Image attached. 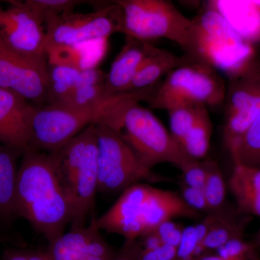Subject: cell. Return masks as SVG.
Segmentation results:
<instances>
[{
  "label": "cell",
  "mask_w": 260,
  "mask_h": 260,
  "mask_svg": "<svg viewBox=\"0 0 260 260\" xmlns=\"http://www.w3.org/2000/svg\"><path fill=\"white\" fill-rule=\"evenodd\" d=\"M22 155L15 189V213L28 220L50 244L71 223V203L59 180L53 153L29 148Z\"/></svg>",
  "instance_id": "1"
},
{
  "label": "cell",
  "mask_w": 260,
  "mask_h": 260,
  "mask_svg": "<svg viewBox=\"0 0 260 260\" xmlns=\"http://www.w3.org/2000/svg\"><path fill=\"white\" fill-rule=\"evenodd\" d=\"M156 85L106 98L97 105L70 109L55 105H34L30 121V148L54 153L92 124H103L120 133L127 109L147 102Z\"/></svg>",
  "instance_id": "2"
},
{
  "label": "cell",
  "mask_w": 260,
  "mask_h": 260,
  "mask_svg": "<svg viewBox=\"0 0 260 260\" xmlns=\"http://www.w3.org/2000/svg\"><path fill=\"white\" fill-rule=\"evenodd\" d=\"M56 171L71 203V229L85 227L99 189L96 125L92 124L54 152Z\"/></svg>",
  "instance_id": "3"
},
{
  "label": "cell",
  "mask_w": 260,
  "mask_h": 260,
  "mask_svg": "<svg viewBox=\"0 0 260 260\" xmlns=\"http://www.w3.org/2000/svg\"><path fill=\"white\" fill-rule=\"evenodd\" d=\"M187 55L229 78L239 74L255 59L254 45L246 42L208 4L191 19Z\"/></svg>",
  "instance_id": "4"
},
{
  "label": "cell",
  "mask_w": 260,
  "mask_h": 260,
  "mask_svg": "<svg viewBox=\"0 0 260 260\" xmlns=\"http://www.w3.org/2000/svg\"><path fill=\"white\" fill-rule=\"evenodd\" d=\"M225 91L226 85L216 70L193 60L169 73L146 102L151 109L168 112L190 104L216 107L223 104Z\"/></svg>",
  "instance_id": "5"
},
{
  "label": "cell",
  "mask_w": 260,
  "mask_h": 260,
  "mask_svg": "<svg viewBox=\"0 0 260 260\" xmlns=\"http://www.w3.org/2000/svg\"><path fill=\"white\" fill-rule=\"evenodd\" d=\"M119 133L140 161L150 170L160 164H171L181 170L193 160L158 118L139 104L127 109Z\"/></svg>",
  "instance_id": "6"
},
{
  "label": "cell",
  "mask_w": 260,
  "mask_h": 260,
  "mask_svg": "<svg viewBox=\"0 0 260 260\" xmlns=\"http://www.w3.org/2000/svg\"><path fill=\"white\" fill-rule=\"evenodd\" d=\"M122 9V34L149 42L166 39L184 51L189 44L192 20L182 14L171 2L164 0H118Z\"/></svg>",
  "instance_id": "7"
},
{
  "label": "cell",
  "mask_w": 260,
  "mask_h": 260,
  "mask_svg": "<svg viewBox=\"0 0 260 260\" xmlns=\"http://www.w3.org/2000/svg\"><path fill=\"white\" fill-rule=\"evenodd\" d=\"M98 191L122 192L142 181H157V177L140 161L120 133L109 126L97 124Z\"/></svg>",
  "instance_id": "8"
},
{
  "label": "cell",
  "mask_w": 260,
  "mask_h": 260,
  "mask_svg": "<svg viewBox=\"0 0 260 260\" xmlns=\"http://www.w3.org/2000/svg\"><path fill=\"white\" fill-rule=\"evenodd\" d=\"M124 15L115 2L87 13H70L48 21L45 25L47 46L68 45L122 34Z\"/></svg>",
  "instance_id": "9"
},
{
  "label": "cell",
  "mask_w": 260,
  "mask_h": 260,
  "mask_svg": "<svg viewBox=\"0 0 260 260\" xmlns=\"http://www.w3.org/2000/svg\"><path fill=\"white\" fill-rule=\"evenodd\" d=\"M224 104L223 138L230 151L260 114V61L254 59L229 78Z\"/></svg>",
  "instance_id": "10"
},
{
  "label": "cell",
  "mask_w": 260,
  "mask_h": 260,
  "mask_svg": "<svg viewBox=\"0 0 260 260\" xmlns=\"http://www.w3.org/2000/svg\"><path fill=\"white\" fill-rule=\"evenodd\" d=\"M7 3L8 8L0 6V40L25 57L47 61L44 23L23 2L11 0Z\"/></svg>",
  "instance_id": "11"
},
{
  "label": "cell",
  "mask_w": 260,
  "mask_h": 260,
  "mask_svg": "<svg viewBox=\"0 0 260 260\" xmlns=\"http://www.w3.org/2000/svg\"><path fill=\"white\" fill-rule=\"evenodd\" d=\"M0 88L14 92L37 105H45L48 61L25 57L0 40Z\"/></svg>",
  "instance_id": "12"
},
{
  "label": "cell",
  "mask_w": 260,
  "mask_h": 260,
  "mask_svg": "<svg viewBox=\"0 0 260 260\" xmlns=\"http://www.w3.org/2000/svg\"><path fill=\"white\" fill-rule=\"evenodd\" d=\"M151 188L141 183L126 188L112 208L96 218L97 226L100 230L122 236L126 241L138 240L143 237L142 218Z\"/></svg>",
  "instance_id": "13"
},
{
  "label": "cell",
  "mask_w": 260,
  "mask_h": 260,
  "mask_svg": "<svg viewBox=\"0 0 260 260\" xmlns=\"http://www.w3.org/2000/svg\"><path fill=\"white\" fill-rule=\"evenodd\" d=\"M34 105L10 90L0 88V144L23 154L30 148Z\"/></svg>",
  "instance_id": "14"
},
{
  "label": "cell",
  "mask_w": 260,
  "mask_h": 260,
  "mask_svg": "<svg viewBox=\"0 0 260 260\" xmlns=\"http://www.w3.org/2000/svg\"><path fill=\"white\" fill-rule=\"evenodd\" d=\"M154 48L155 46L149 42L126 37L124 46L107 74L104 95L110 97L127 93L137 72Z\"/></svg>",
  "instance_id": "15"
},
{
  "label": "cell",
  "mask_w": 260,
  "mask_h": 260,
  "mask_svg": "<svg viewBox=\"0 0 260 260\" xmlns=\"http://www.w3.org/2000/svg\"><path fill=\"white\" fill-rule=\"evenodd\" d=\"M199 215V212L189 207L176 193L152 186L142 218L144 236L155 232L159 225L173 219L198 218Z\"/></svg>",
  "instance_id": "16"
},
{
  "label": "cell",
  "mask_w": 260,
  "mask_h": 260,
  "mask_svg": "<svg viewBox=\"0 0 260 260\" xmlns=\"http://www.w3.org/2000/svg\"><path fill=\"white\" fill-rule=\"evenodd\" d=\"M108 49L109 39H99L68 45L47 46L46 53L48 64L82 72L98 68Z\"/></svg>",
  "instance_id": "17"
},
{
  "label": "cell",
  "mask_w": 260,
  "mask_h": 260,
  "mask_svg": "<svg viewBox=\"0 0 260 260\" xmlns=\"http://www.w3.org/2000/svg\"><path fill=\"white\" fill-rule=\"evenodd\" d=\"M218 12L246 42H260V1L215 0L207 3Z\"/></svg>",
  "instance_id": "18"
},
{
  "label": "cell",
  "mask_w": 260,
  "mask_h": 260,
  "mask_svg": "<svg viewBox=\"0 0 260 260\" xmlns=\"http://www.w3.org/2000/svg\"><path fill=\"white\" fill-rule=\"evenodd\" d=\"M193 61L188 55L179 56L166 49L154 48L146 56L133 78L127 92L137 91L158 84L173 70Z\"/></svg>",
  "instance_id": "19"
},
{
  "label": "cell",
  "mask_w": 260,
  "mask_h": 260,
  "mask_svg": "<svg viewBox=\"0 0 260 260\" xmlns=\"http://www.w3.org/2000/svg\"><path fill=\"white\" fill-rule=\"evenodd\" d=\"M229 184L239 211L260 217V169L234 164Z\"/></svg>",
  "instance_id": "20"
},
{
  "label": "cell",
  "mask_w": 260,
  "mask_h": 260,
  "mask_svg": "<svg viewBox=\"0 0 260 260\" xmlns=\"http://www.w3.org/2000/svg\"><path fill=\"white\" fill-rule=\"evenodd\" d=\"M107 74L95 69L80 72L74 88L59 105L70 109H84L97 105L106 99L104 85Z\"/></svg>",
  "instance_id": "21"
},
{
  "label": "cell",
  "mask_w": 260,
  "mask_h": 260,
  "mask_svg": "<svg viewBox=\"0 0 260 260\" xmlns=\"http://www.w3.org/2000/svg\"><path fill=\"white\" fill-rule=\"evenodd\" d=\"M20 153L0 144V218H11L15 213V189Z\"/></svg>",
  "instance_id": "22"
},
{
  "label": "cell",
  "mask_w": 260,
  "mask_h": 260,
  "mask_svg": "<svg viewBox=\"0 0 260 260\" xmlns=\"http://www.w3.org/2000/svg\"><path fill=\"white\" fill-rule=\"evenodd\" d=\"M96 226L93 217L88 225L71 229L49 244L47 251L52 260H80L84 249Z\"/></svg>",
  "instance_id": "23"
},
{
  "label": "cell",
  "mask_w": 260,
  "mask_h": 260,
  "mask_svg": "<svg viewBox=\"0 0 260 260\" xmlns=\"http://www.w3.org/2000/svg\"><path fill=\"white\" fill-rule=\"evenodd\" d=\"M212 133L213 124L209 112L206 107L202 106L194 125L184 138L181 148L189 158L200 160L206 156L209 150Z\"/></svg>",
  "instance_id": "24"
},
{
  "label": "cell",
  "mask_w": 260,
  "mask_h": 260,
  "mask_svg": "<svg viewBox=\"0 0 260 260\" xmlns=\"http://www.w3.org/2000/svg\"><path fill=\"white\" fill-rule=\"evenodd\" d=\"M80 71L68 67L48 64V88L45 105H59L71 93Z\"/></svg>",
  "instance_id": "25"
},
{
  "label": "cell",
  "mask_w": 260,
  "mask_h": 260,
  "mask_svg": "<svg viewBox=\"0 0 260 260\" xmlns=\"http://www.w3.org/2000/svg\"><path fill=\"white\" fill-rule=\"evenodd\" d=\"M234 164L260 169V114L230 150Z\"/></svg>",
  "instance_id": "26"
},
{
  "label": "cell",
  "mask_w": 260,
  "mask_h": 260,
  "mask_svg": "<svg viewBox=\"0 0 260 260\" xmlns=\"http://www.w3.org/2000/svg\"><path fill=\"white\" fill-rule=\"evenodd\" d=\"M213 213V223L201 244L207 253L216 251L231 239L243 238V229L237 222L220 214V210Z\"/></svg>",
  "instance_id": "27"
},
{
  "label": "cell",
  "mask_w": 260,
  "mask_h": 260,
  "mask_svg": "<svg viewBox=\"0 0 260 260\" xmlns=\"http://www.w3.org/2000/svg\"><path fill=\"white\" fill-rule=\"evenodd\" d=\"M206 178L203 190L210 211L220 210L225 199V184L218 164L214 160L203 161Z\"/></svg>",
  "instance_id": "28"
},
{
  "label": "cell",
  "mask_w": 260,
  "mask_h": 260,
  "mask_svg": "<svg viewBox=\"0 0 260 260\" xmlns=\"http://www.w3.org/2000/svg\"><path fill=\"white\" fill-rule=\"evenodd\" d=\"M23 5L44 23L61 15L73 13L83 2L76 0H25Z\"/></svg>",
  "instance_id": "29"
},
{
  "label": "cell",
  "mask_w": 260,
  "mask_h": 260,
  "mask_svg": "<svg viewBox=\"0 0 260 260\" xmlns=\"http://www.w3.org/2000/svg\"><path fill=\"white\" fill-rule=\"evenodd\" d=\"M202 106L203 105L190 104L169 111L171 135L181 147L184 138L194 125Z\"/></svg>",
  "instance_id": "30"
},
{
  "label": "cell",
  "mask_w": 260,
  "mask_h": 260,
  "mask_svg": "<svg viewBox=\"0 0 260 260\" xmlns=\"http://www.w3.org/2000/svg\"><path fill=\"white\" fill-rule=\"evenodd\" d=\"M201 244L195 225L184 228L177 247L176 260H199L202 256L208 254Z\"/></svg>",
  "instance_id": "31"
},
{
  "label": "cell",
  "mask_w": 260,
  "mask_h": 260,
  "mask_svg": "<svg viewBox=\"0 0 260 260\" xmlns=\"http://www.w3.org/2000/svg\"><path fill=\"white\" fill-rule=\"evenodd\" d=\"M116 254L117 252L102 237L96 224L80 260H114Z\"/></svg>",
  "instance_id": "32"
},
{
  "label": "cell",
  "mask_w": 260,
  "mask_h": 260,
  "mask_svg": "<svg viewBox=\"0 0 260 260\" xmlns=\"http://www.w3.org/2000/svg\"><path fill=\"white\" fill-rule=\"evenodd\" d=\"M216 254L225 260H259L256 255L254 246L243 238L231 239L217 249Z\"/></svg>",
  "instance_id": "33"
},
{
  "label": "cell",
  "mask_w": 260,
  "mask_h": 260,
  "mask_svg": "<svg viewBox=\"0 0 260 260\" xmlns=\"http://www.w3.org/2000/svg\"><path fill=\"white\" fill-rule=\"evenodd\" d=\"M181 171L184 178V184L191 187L203 189L206 178L204 162L191 160Z\"/></svg>",
  "instance_id": "34"
},
{
  "label": "cell",
  "mask_w": 260,
  "mask_h": 260,
  "mask_svg": "<svg viewBox=\"0 0 260 260\" xmlns=\"http://www.w3.org/2000/svg\"><path fill=\"white\" fill-rule=\"evenodd\" d=\"M184 229L179 224L171 220L159 225L154 232L160 237L164 244L177 248L181 242Z\"/></svg>",
  "instance_id": "35"
},
{
  "label": "cell",
  "mask_w": 260,
  "mask_h": 260,
  "mask_svg": "<svg viewBox=\"0 0 260 260\" xmlns=\"http://www.w3.org/2000/svg\"><path fill=\"white\" fill-rule=\"evenodd\" d=\"M183 200L196 211H210L202 189L191 187L183 183L181 185Z\"/></svg>",
  "instance_id": "36"
},
{
  "label": "cell",
  "mask_w": 260,
  "mask_h": 260,
  "mask_svg": "<svg viewBox=\"0 0 260 260\" xmlns=\"http://www.w3.org/2000/svg\"><path fill=\"white\" fill-rule=\"evenodd\" d=\"M1 260H52L47 251L28 249H5Z\"/></svg>",
  "instance_id": "37"
},
{
  "label": "cell",
  "mask_w": 260,
  "mask_h": 260,
  "mask_svg": "<svg viewBox=\"0 0 260 260\" xmlns=\"http://www.w3.org/2000/svg\"><path fill=\"white\" fill-rule=\"evenodd\" d=\"M177 248L164 244L153 250L142 249L140 260H176Z\"/></svg>",
  "instance_id": "38"
},
{
  "label": "cell",
  "mask_w": 260,
  "mask_h": 260,
  "mask_svg": "<svg viewBox=\"0 0 260 260\" xmlns=\"http://www.w3.org/2000/svg\"><path fill=\"white\" fill-rule=\"evenodd\" d=\"M142 247L138 240L126 241L114 260H140Z\"/></svg>",
  "instance_id": "39"
},
{
  "label": "cell",
  "mask_w": 260,
  "mask_h": 260,
  "mask_svg": "<svg viewBox=\"0 0 260 260\" xmlns=\"http://www.w3.org/2000/svg\"><path fill=\"white\" fill-rule=\"evenodd\" d=\"M142 238H143V241L140 242V245L142 249L144 251L153 250L164 244L160 237L154 232Z\"/></svg>",
  "instance_id": "40"
},
{
  "label": "cell",
  "mask_w": 260,
  "mask_h": 260,
  "mask_svg": "<svg viewBox=\"0 0 260 260\" xmlns=\"http://www.w3.org/2000/svg\"><path fill=\"white\" fill-rule=\"evenodd\" d=\"M199 260H225L217 255V254H206L200 258Z\"/></svg>",
  "instance_id": "41"
},
{
  "label": "cell",
  "mask_w": 260,
  "mask_h": 260,
  "mask_svg": "<svg viewBox=\"0 0 260 260\" xmlns=\"http://www.w3.org/2000/svg\"><path fill=\"white\" fill-rule=\"evenodd\" d=\"M258 242H259L260 245V231L259 234H258Z\"/></svg>",
  "instance_id": "42"
}]
</instances>
